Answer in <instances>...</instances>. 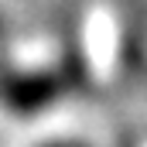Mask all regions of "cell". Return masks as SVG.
<instances>
[{
    "mask_svg": "<svg viewBox=\"0 0 147 147\" xmlns=\"http://www.w3.org/2000/svg\"><path fill=\"white\" fill-rule=\"evenodd\" d=\"M62 92L58 75H10L0 86V96L10 110L17 113H34L48 103H55Z\"/></svg>",
    "mask_w": 147,
    "mask_h": 147,
    "instance_id": "cell-1",
    "label": "cell"
}]
</instances>
